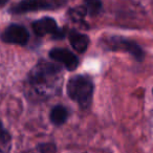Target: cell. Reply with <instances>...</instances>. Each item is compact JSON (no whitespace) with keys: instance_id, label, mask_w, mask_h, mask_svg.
<instances>
[{"instance_id":"1","label":"cell","mask_w":153,"mask_h":153,"mask_svg":"<svg viewBox=\"0 0 153 153\" xmlns=\"http://www.w3.org/2000/svg\"><path fill=\"white\" fill-rule=\"evenodd\" d=\"M63 74L62 68L46 60H40L27 76L30 96L38 100H47L61 91Z\"/></svg>"},{"instance_id":"2","label":"cell","mask_w":153,"mask_h":153,"mask_svg":"<svg viewBox=\"0 0 153 153\" xmlns=\"http://www.w3.org/2000/svg\"><path fill=\"white\" fill-rule=\"evenodd\" d=\"M66 90L68 97L82 109H88L90 107L94 98V86L89 76L83 74L71 76L68 80Z\"/></svg>"},{"instance_id":"3","label":"cell","mask_w":153,"mask_h":153,"mask_svg":"<svg viewBox=\"0 0 153 153\" xmlns=\"http://www.w3.org/2000/svg\"><path fill=\"white\" fill-rule=\"evenodd\" d=\"M100 45L103 49L109 51H121L129 53L136 61H143L145 59V51L143 48L134 42L133 40L120 36H109L100 40Z\"/></svg>"},{"instance_id":"4","label":"cell","mask_w":153,"mask_h":153,"mask_svg":"<svg viewBox=\"0 0 153 153\" xmlns=\"http://www.w3.org/2000/svg\"><path fill=\"white\" fill-rule=\"evenodd\" d=\"M69 0H21L11 9L13 14H25L30 12L53 11L61 9Z\"/></svg>"},{"instance_id":"5","label":"cell","mask_w":153,"mask_h":153,"mask_svg":"<svg viewBox=\"0 0 153 153\" xmlns=\"http://www.w3.org/2000/svg\"><path fill=\"white\" fill-rule=\"evenodd\" d=\"M34 33L39 37L51 36L53 39H63L65 37V30L58 26L56 20L53 18L45 17L37 20L32 25Z\"/></svg>"},{"instance_id":"6","label":"cell","mask_w":153,"mask_h":153,"mask_svg":"<svg viewBox=\"0 0 153 153\" xmlns=\"http://www.w3.org/2000/svg\"><path fill=\"white\" fill-rule=\"evenodd\" d=\"M30 34L23 25L11 24L1 34V40L9 44L25 45L28 42Z\"/></svg>"},{"instance_id":"7","label":"cell","mask_w":153,"mask_h":153,"mask_svg":"<svg viewBox=\"0 0 153 153\" xmlns=\"http://www.w3.org/2000/svg\"><path fill=\"white\" fill-rule=\"evenodd\" d=\"M49 57L53 61L62 64L69 71L76 69V67L79 65V59H78V57L74 53H71V51L66 48L55 47V48H53L49 51Z\"/></svg>"},{"instance_id":"8","label":"cell","mask_w":153,"mask_h":153,"mask_svg":"<svg viewBox=\"0 0 153 153\" xmlns=\"http://www.w3.org/2000/svg\"><path fill=\"white\" fill-rule=\"evenodd\" d=\"M68 39H69L70 45L72 48L80 53H84L88 48L90 43L87 35L81 34L74 30H70L68 32Z\"/></svg>"},{"instance_id":"9","label":"cell","mask_w":153,"mask_h":153,"mask_svg":"<svg viewBox=\"0 0 153 153\" xmlns=\"http://www.w3.org/2000/svg\"><path fill=\"white\" fill-rule=\"evenodd\" d=\"M103 3L101 0H83L81 7H78L79 11L81 12V14L86 17H94L98 16L100 14V12L102 11Z\"/></svg>"},{"instance_id":"10","label":"cell","mask_w":153,"mask_h":153,"mask_svg":"<svg viewBox=\"0 0 153 153\" xmlns=\"http://www.w3.org/2000/svg\"><path fill=\"white\" fill-rule=\"evenodd\" d=\"M69 112L66 109V107L62 106V105H57L55 106L51 111L49 114V119H51V123L56 126H61L67 121Z\"/></svg>"},{"instance_id":"11","label":"cell","mask_w":153,"mask_h":153,"mask_svg":"<svg viewBox=\"0 0 153 153\" xmlns=\"http://www.w3.org/2000/svg\"><path fill=\"white\" fill-rule=\"evenodd\" d=\"M10 142H11V135L7 130L3 128V125L0 121V147L3 148H10Z\"/></svg>"},{"instance_id":"12","label":"cell","mask_w":153,"mask_h":153,"mask_svg":"<svg viewBox=\"0 0 153 153\" xmlns=\"http://www.w3.org/2000/svg\"><path fill=\"white\" fill-rule=\"evenodd\" d=\"M9 152V149L3 148V147H0V153H7Z\"/></svg>"},{"instance_id":"13","label":"cell","mask_w":153,"mask_h":153,"mask_svg":"<svg viewBox=\"0 0 153 153\" xmlns=\"http://www.w3.org/2000/svg\"><path fill=\"white\" fill-rule=\"evenodd\" d=\"M9 0H0V7H2L3 5H5L7 3Z\"/></svg>"},{"instance_id":"14","label":"cell","mask_w":153,"mask_h":153,"mask_svg":"<svg viewBox=\"0 0 153 153\" xmlns=\"http://www.w3.org/2000/svg\"><path fill=\"white\" fill-rule=\"evenodd\" d=\"M152 94H153V88H152Z\"/></svg>"}]
</instances>
